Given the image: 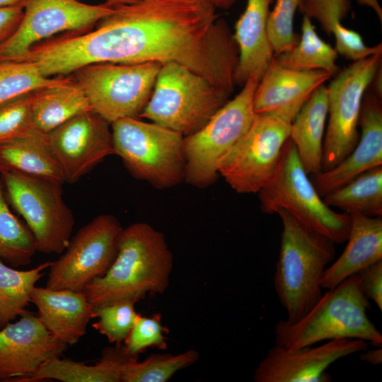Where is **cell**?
Masks as SVG:
<instances>
[{"label":"cell","mask_w":382,"mask_h":382,"mask_svg":"<svg viewBox=\"0 0 382 382\" xmlns=\"http://www.w3.org/2000/svg\"><path fill=\"white\" fill-rule=\"evenodd\" d=\"M115 8L96 30L81 36V52L87 63L175 62L228 96L233 92L238 48L211 3L139 0Z\"/></svg>","instance_id":"cell-1"},{"label":"cell","mask_w":382,"mask_h":382,"mask_svg":"<svg viewBox=\"0 0 382 382\" xmlns=\"http://www.w3.org/2000/svg\"><path fill=\"white\" fill-rule=\"evenodd\" d=\"M173 255L163 234L146 223L122 229L116 257L107 272L82 290L94 306L136 303L163 294L169 284Z\"/></svg>","instance_id":"cell-2"},{"label":"cell","mask_w":382,"mask_h":382,"mask_svg":"<svg viewBox=\"0 0 382 382\" xmlns=\"http://www.w3.org/2000/svg\"><path fill=\"white\" fill-rule=\"evenodd\" d=\"M274 286L289 323L301 319L323 294L321 280L335 255V243L299 222L284 209Z\"/></svg>","instance_id":"cell-3"},{"label":"cell","mask_w":382,"mask_h":382,"mask_svg":"<svg viewBox=\"0 0 382 382\" xmlns=\"http://www.w3.org/2000/svg\"><path fill=\"white\" fill-rule=\"evenodd\" d=\"M327 290L298 322H277L275 345L294 350L325 340L355 338L381 347L382 335L368 318L371 303L357 274Z\"/></svg>","instance_id":"cell-4"},{"label":"cell","mask_w":382,"mask_h":382,"mask_svg":"<svg viewBox=\"0 0 382 382\" xmlns=\"http://www.w3.org/2000/svg\"><path fill=\"white\" fill-rule=\"evenodd\" d=\"M289 138L284 144L277 168L257 192L262 211L267 214L284 209L303 225L332 241L345 242L351 217L328 206L311 182Z\"/></svg>","instance_id":"cell-5"},{"label":"cell","mask_w":382,"mask_h":382,"mask_svg":"<svg viewBox=\"0 0 382 382\" xmlns=\"http://www.w3.org/2000/svg\"><path fill=\"white\" fill-rule=\"evenodd\" d=\"M228 97L188 67L168 62L161 65L139 116L187 136L201 129Z\"/></svg>","instance_id":"cell-6"},{"label":"cell","mask_w":382,"mask_h":382,"mask_svg":"<svg viewBox=\"0 0 382 382\" xmlns=\"http://www.w3.org/2000/svg\"><path fill=\"white\" fill-rule=\"evenodd\" d=\"M110 125L114 154L134 177L161 189L184 180L183 134L137 117L122 118Z\"/></svg>","instance_id":"cell-7"},{"label":"cell","mask_w":382,"mask_h":382,"mask_svg":"<svg viewBox=\"0 0 382 382\" xmlns=\"http://www.w3.org/2000/svg\"><path fill=\"white\" fill-rule=\"evenodd\" d=\"M258 82L249 77L236 96L228 100L201 129L184 138V180L187 183L204 187L216 180L222 160L253 122V98Z\"/></svg>","instance_id":"cell-8"},{"label":"cell","mask_w":382,"mask_h":382,"mask_svg":"<svg viewBox=\"0 0 382 382\" xmlns=\"http://www.w3.org/2000/svg\"><path fill=\"white\" fill-rule=\"evenodd\" d=\"M0 178L8 204L24 219L37 251L60 254L66 250L74 218L62 199V185L15 172L1 173Z\"/></svg>","instance_id":"cell-9"},{"label":"cell","mask_w":382,"mask_h":382,"mask_svg":"<svg viewBox=\"0 0 382 382\" xmlns=\"http://www.w3.org/2000/svg\"><path fill=\"white\" fill-rule=\"evenodd\" d=\"M162 64L93 63L72 73L91 108L110 124L140 115L151 95Z\"/></svg>","instance_id":"cell-10"},{"label":"cell","mask_w":382,"mask_h":382,"mask_svg":"<svg viewBox=\"0 0 382 382\" xmlns=\"http://www.w3.org/2000/svg\"><path fill=\"white\" fill-rule=\"evenodd\" d=\"M381 65V53L353 62L340 71L327 87L328 124L323 139L321 171L340 163L356 146L364 96Z\"/></svg>","instance_id":"cell-11"},{"label":"cell","mask_w":382,"mask_h":382,"mask_svg":"<svg viewBox=\"0 0 382 382\" xmlns=\"http://www.w3.org/2000/svg\"><path fill=\"white\" fill-rule=\"evenodd\" d=\"M123 228L112 214H101L80 228L65 253L49 267L46 287L82 291L103 277L115 260Z\"/></svg>","instance_id":"cell-12"},{"label":"cell","mask_w":382,"mask_h":382,"mask_svg":"<svg viewBox=\"0 0 382 382\" xmlns=\"http://www.w3.org/2000/svg\"><path fill=\"white\" fill-rule=\"evenodd\" d=\"M23 15L12 37L0 49V62L21 60L42 40L61 33L89 31L115 11L107 3L91 5L79 0H22Z\"/></svg>","instance_id":"cell-13"},{"label":"cell","mask_w":382,"mask_h":382,"mask_svg":"<svg viewBox=\"0 0 382 382\" xmlns=\"http://www.w3.org/2000/svg\"><path fill=\"white\" fill-rule=\"evenodd\" d=\"M290 127L277 118L255 114L248 132L222 160L219 174L238 193H257L277 168Z\"/></svg>","instance_id":"cell-14"},{"label":"cell","mask_w":382,"mask_h":382,"mask_svg":"<svg viewBox=\"0 0 382 382\" xmlns=\"http://www.w3.org/2000/svg\"><path fill=\"white\" fill-rule=\"evenodd\" d=\"M110 124L93 110L82 112L47 133L65 183H74L114 154Z\"/></svg>","instance_id":"cell-15"},{"label":"cell","mask_w":382,"mask_h":382,"mask_svg":"<svg viewBox=\"0 0 382 382\" xmlns=\"http://www.w3.org/2000/svg\"><path fill=\"white\" fill-rule=\"evenodd\" d=\"M369 342L355 338H337L318 345L289 350L275 345L259 362L255 382H328L325 370L337 360L367 349Z\"/></svg>","instance_id":"cell-16"},{"label":"cell","mask_w":382,"mask_h":382,"mask_svg":"<svg viewBox=\"0 0 382 382\" xmlns=\"http://www.w3.org/2000/svg\"><path fill=\"white\" fill-rule=\"evenodd\" d=\"M67 349L68 345L57 340L39 316L27 312L18 321L0 329V381L29 376Z\"/></svg>","instance_id":"cell-17"},{"label":"cell","mask_w":382,"mask_h":382,"mask_svg":"<svg viewBox=\"0 0 382 382\" xmlns=\"http://www.w3.org/2000/svg\"><path fill=\"white\" fill-rule=\"evenodd\" d=\"M332 76L324 70L286 68L273 58L255 91V113L291 124L314 91Z\"/></svg>","instance_id":"cell-18"},{"label":"cell","mask_w":382,"mask_h":382,"mask_svg":"<svg viewBox=\"0 0 382 382\" xmlns=\"http://www.w3.org/2000/svg\"><path fill=\"white\" fill-rule=\"evenodd\" d=\"M359 123L361 133L353 151L333 168L313 175V184L321 197L361 173L382 166L381 98L371 91L364 93Z\"/></svg>","instance_id":"cell-19"},{"label":"cell","mask_w":382,"mask_h":382,"mask_svg":"<svg viewBox=\"0 0 382 382\" xmlns=\"http://www.w3.org/2000/svg\"><path fill=\"white\" fill-rule=\"evenodd\" d=\"M273 0H247L244 12L235 26L234 40L238 59L234 82L243 86L252 76L258 81L274 54L267 33V19Z\"/></svg>","instance_id":"cell-20"},{"label":"cell","mask_w":382,"mask_h":382,"mask_svg":"<svg viewBox=\"0 0 382 382\" xmlns=\"http://www.w3.org/2000/svg\"><path fill=\"white\" fill-rule=\"evenodd\" d=\"M31 302L37 308L39 318L48 330L68 346L79 341L93 318V306L82 291L35 286Z\"/></svg>","instance_id":"cell-21"},{"label":"cell","mask_w":382,"mask_h":382,"mask_svg":"<svg viewBox=\"0 0 382 382\" xmlns=\"http://www.w3.org/2000/svg\"><path fill=\"white\" fill-rule=\"evenodd\" d=\"M347 244L340 256L325 270L320 284L330 289L363 268L382 260V218L350 214Z\"/></svg>","instance_id":"cell-22"},{"label":"cell","mask_w":382,"mask_h":382,"mask_svg":"<svg viewBox=\"0 0 382 382\" xmlns=\"http://www.w3.org/2000/svg\"><path fill=\"white\" fill-rule=\"evenodd\" d=\"M138 357L129 355L124 346L117 344L107 347L94 365L54 357L43 364L32 375L20 378L14 382H37L53 379L64 382H122L125 366Z\"/></svg>","instance_id":"cell-23"},{"label":"cell","mask_w":382,"mask_h":382,"mask_svg":"<svg viewBox=\"0 0 382 382\" xmlns=\"http://www.w3.org/2000/svg\"><path fill=\"white\" fill-rule=\"evenodd\" d=\"M3 172L44 178L62 185L65 183L50 146L47 134L37 129L0 144V173Z\"/></svg>","instance_id":"cell-24"},{"label":"cell","mask_w":382,"mask_h":382,"mask_svg":"<svg viewBox=\"0 0 382 382\" xmlns=\"http://www.w3.org/2000/svg\"><path fill=\"white\" fill-rule=\"evenodd\" d=\"M328 114V91L323 84L314 91L291 124L289 138L294 144L308 175L322 170L323 145Z\"/></svg>","instance_id":"cell-25"},{"label":"cell","mask_w":382,"mask_h":382,"mask_svg":"<svg viewBox=\"0 0 382 382\" xmlns=\"http://www.w3.org/2000/svg\"><path fill=\"white\" fill-rule=\"evenodd\" d=\"M92 110L81 86L68 77L63 83L45 86L32 92L33 124L47 134L72 117Z\"/></svg>","instance_id":"cell-26"},{"label":"cell","mask_w":382,"mask_h":382,"mask_svg":"<svg viewBox=\"0 0 382 382\" xmlns=\"http://www.w3.org/2000/svg\"><path fill=\"white\" fill-rule=\"evenodd\" d=\"M299 8L303 15L318 20L328 35H334L335 49L346 59L355 62L382 52L381 43L366 46L357 32L341 23L350 8L349 0H303Z\"/></svg>","instance_id":"cell-27"},{"label":"cell","mask_w":382,"mask_h":382,"mask_svg":"<svg viewBox=\"0 0 382 382\" xmlns=\"http://www.w3.org/2000/svg\"><path fill=\"white\" fill-rule=\"evenodd\" d=\"M330 207L349 214L382 216V166L371 168L323 197Z\"/></svg>","instance_id":"cell-28"},{"label":"cell","mask_w":382,"mask_h":382,"mask_svg":"<svg viewBox=\"0 0 382 382\" xmlns=\"http://www.w3.org/2000/svg\"><path fill=\"white\" fill-rule=\"evenodd\" d=\"M337 57L336 50L319 37L311 18L303 15L298 42L291 49L274 56V59L286 68L324 70L333 76L340 71L336 64Z\"/></svg>","instance_id":"cell-29"},{"label":"cell","mask_w":382,"mask_h":382,"mask_svg":"<svg viewBox=\"0 0 382 382\" xmlns=\"http://www.w3.org/2000/svg\"><path fill=\"white\" fill-rule=\"evenodd\" d=\"M53 261L43 262L29 270H18L0 259V329L17 316L28 312L31 293Z\"/></svg>","instance_id":"cell-30"},{"label":"cell","mask_w":382,"mask_h":382,"mask_svg":"<svg viewBox=\"0 0 382 382\" xmlns=\"http://www.w3.org/2000/svg\"><path fill=\"white\" fill-rule=\"evenodd\" d=\"M37 252L34 236L9 208L0 178V259L13 267L29 265Z\"/></svg>","instance_id":"cell-31"},{"label":"cell","mask_w":382,"mask_h":382,"mask_svg":"<svg viewBox=\"0 0 382 382\" xmlns=\"http://www.w3.org/2000/svg\"><path fill=\"white\" fill-rule=\"evenodd\" d=\"M67 79L44 76L37 65L29 60L0 62V103L45 86L63 83Z\"/></svg>","instance_id":"cell-32"},{"label":"cell","mask_w":382,"mask_h":382,"mask_svg":"<svg viewBox=\"0 0 382 382\" xmlns=\"http://www.w3.org/2000/svg\"><path fill=\"white\" fill-rule=\"evenodd\" d=\"M197 350L190 349L178 354H155L143 361L127 364L122 372V382H166L176 372L196 362Z\"/></svg>","instance_id":"cell-33"},{"label":"cell","mask_w":382,"mask_h":382,"mask_svg":"<svg viewBox=\"0 0 382 382\" xmlns=\"http://www.w3.org/2000/svg\"><path fill=\"white\" fill-rule=\"evenodd\" d=\"M93 318H98L93 327L110 342L117 344L125 341L139 316L135 311L134 303L130 301L93 306Z\"/></svg>","instance_id":"cell-34"},{"label":"cell","mask_w":382,"mask_h":382,"mask_svg":"<svg viewBox=\"0 0 382 382\" xmlns=\"http://www.w3.org/2000/svg\"><path fill=\"white\" fill-rule=\"evenodd\" d=\"M303 0H276L267 19V33L274 56L291 49L299 37L294 31L297 8Z\"/></svg>","instance_id":"cell-35"},{"label":"cell","mask_w":382,"mask_h":382,"mask_svg":"<svg viewBox=\"0 0 382 382\" xmlns=\"http://www.w3.org/2000/svg\"><path fill=\"white\" fill-rule=\"evenodd\" d=\"M35 129L32 92L0 103V144L28 135Z\"/></svg>","instance_id":"cell-36"},{"label":"cell","mask_w":382,"mask_h":382,"mask_svg":"<svg viewBox=\"0 0 382 382\" xmlns=\"http://www.w3.org/2000/svg\"><path fill=\"white\" fill-rule=\"evenodd\" d=\"M166 330L161 324L159 314L151 317L139 315L124 341V348L127 354L136 357L150 347L166 349L167 343L164 332Z\"/></svg>","instance_id":"cell-37"},{"label":"cell","mask_w":382,"mask_h":382,"mask_svg":"<svg viewBox=\"0 0 382 382\" xmlns=\"http://www.w3.org/2000/svg\"><path fill=\"white\" fill-rule=\"evenodd\" d=\"M363 293L382 311V260L371 264L357 273Z\"/></svg>","instance_id":"cell-38"},{"label":"cell","mask_w":382,"mask_h":382,"mask_svg":"<svg viewBox=\"0 0 382 382\" xmlns=\"http://www.w3.org/2000/svg\"><path fill=\"white\" fill-rule=\"evenodd\" d=\"M23 15L21 6L0 7V49L14 34Z\"/></svg>","instance_id":"cell-39"},{"label":"cell","mask_w":382,"mask_h":382,"mask_svg":"<svg viewBox=\"0 0 382 382\" xmlns=\"http://www.w3.org/2000/svg\"><path fill=\"white\" fill-rule=\"evenodd\" d=\"M374 350L363 351L360 354V359L371 365H378L382 362L381 347H376Z\"/></svg>","instance_id":"cell-40"},{"label":"cell","mask_w":382,"mask_h":382,"mask_svg":"<svg viewBox=\"0 0 382 382\" xmlns=\"http://www.w3.org/2000/svg\"><path fill=\"white\" fill-rule=\"evenodd\" d=\"M359 3L371 7L378 15L380 21L382 20V10L377 0H359Z\"/></svg>","instance_id":"cell-41"},{"label":"cell","mask_w":382,"mask_h":382,"mask_svg":"<svg viewBox=\"0 0 382 382\" xmlns=\"http://www.w3.org/2000/svg\"><path fill=\"white\" fill-rule=\"evenodd\" d=\"M236 0H210V2L215 8L228 9Z\"/></svg>","instance_id":"cell-42"},{"label":"cell","mask_w":382,"mask_h":382,"mask_svg":"<svg viewBox=\"0 0 382 382\" xmlns=\"http://www.w3.org/2000/svg\"><path fill=\"white\" fill-rule=\"evenodd\" d=\"M105 3L112 6L132 4L137 2L139 0H105Z\"/></svg>","instance_id":"cell-43"},{"label":"cell","mask_w":382,"mask_h":382,"mask_svg":"<svg viewBox=\"0 0 382 382\" xmlns=\"http://www.w3.org/2000/svg\"><path fill=\"white\" fill-rule=\"evenodd\" d=\"M21 2L22 0H0V7L21 6Z\"/></svg>","instance_id":"cell-44"},{"label":"cell","mask_w":382,"mask_h":382,"mask_svg":"<svg viewBox=\"0 0 382 382\" xmlns=\"http://www.w3.org/2000/svg\"><path fill=\"white\" fill-rule=\"evenodd\" d=\"M197 1H206V2H210V0H197ZM212 4V3H211Z\"/></svg>","instance_id":"cell-45"}]
</instances>
